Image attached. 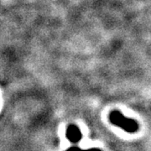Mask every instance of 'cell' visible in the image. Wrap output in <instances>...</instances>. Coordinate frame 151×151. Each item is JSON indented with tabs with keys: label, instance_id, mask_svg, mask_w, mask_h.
I'll return each mask as SVG.
<instances>
[{
	"label": "cell",
	"instance_id": "3",
	"mask_svg": "<svg viewBox=\"0 0 151 151\" xmlns=\"http://www.w3.org/2000/svg\"><path fill=\"white\" fill-rule=\"evenodd\" d=\"M66 151H102L101 150L97 149V148H92V149H89V150H81L78 147H70Z\"/></svg>",
	"mask_w": 151,
	"mask_h": 151
},
{
	"label": "cell",
	"instance_id": "2",
	"mask_svg": "<svg viewBox=\"0 0 151 151\" xmlns=\"http://www.w3.org/2000/svg\"><path fill=\"white\" fill-rule=\"evenodd\" d=\"M81 133L79 128L74 124H70L66 129V138L73 144H76L81 140Z\"/></svg>",
	"mask_w": 151,
	"mask_h": 151
},
{
	"label": "cell",
	"instance_id": "1",
	"mask_svg": "<svg viewBox=\"0 0 151 151\" xmlns=\"http://www.w3.org/2000/svg\"><path fill=\"white\" fill-rule=\"evenodd\" d=\"M109 121L111 124L118 126L124 131L133 134L139 130V124L132 119L124 116V114L118 110L112 111L109 114Z\"/></svg>",
	"mask_w": 151,
	"mask_h": 151
}]
</instances>
